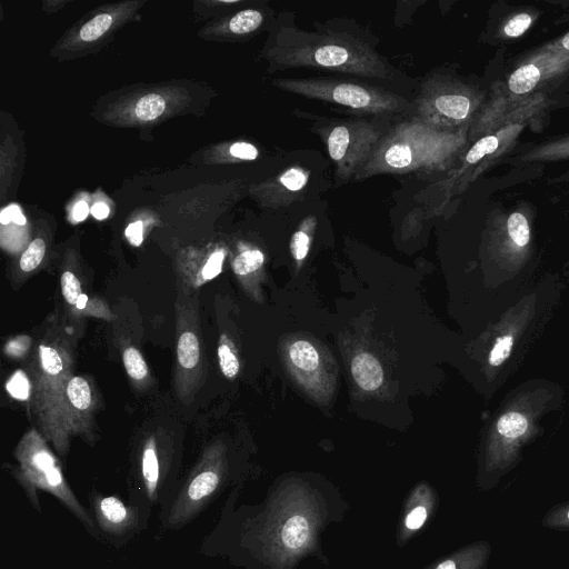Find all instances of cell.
Segmentation results:
<instances>
[{"label":"cell","mask_w":569,"mask_h":569,"mask_svg":"<svg viewBox=\"0 0 569 569\" xmlns=\"http://www.w3.org/2000/svg\"><path fill=\"white\" fill-rule=\"evenodd\" d=\"M266 57L274 70L307 67L381 80L395 77V69L356 36L332 30L305 31L279 21Z\"/></svg>","instance_id":"obj_1"},{"label":"cell","mask_w":569,"mask_h":569,"mask_svg":"<svg viewBox=\"0 0 569 569\" xmlns=\"http://www.w3.org/2000/svg\"><path fill=\"white\" fill-rule=\"evenodd\" d=\"M468 133L469 127L455 131L439 130L413 116L388 129L355 179L363 180L381 173L452 169L469 146Z\"/></svg>","instance_id":"obj_2"},{"label":"cell","mask_w":569,"mask_h":569,"mask_svg":"<svg viewBox=\"0 0 569 569\" xmlns=\"http://www.w3.org/2000/svg\"><path fill=\"white\" fill-rule=\"evenodd\" d=\"M73 363L71 343L53 331L38 345L28 365L32 386L31 415L37 429L63 460L69 453L71 439L77 436L67 398Z\"/></svg>","instance_id":"obj_3"},{"label":"cell","mask_w":569,"mask_h":569,"mask_svg":"<svg viewBox=\"0 0 569 569\" xmlns=\"http://www.w3.org/2000/svg\"><path fill=\"white\" fill-rule=\"evenodd\" d=\"M16 465L4 463V470L21 487L31 507L42 512L39 492L53 496L94 540L101 541L89 508H86L64 478L62 466L38 429H29L17 443Z\"/></svg>","instance_id":"obj_4"},{"label":"cell","mask_w":569,"mask_h":569,"mask_svg":"<svg viewBox=\"0 0 569 569\" xmlns=\"http://www.w3.org/2000/svg\"><path fill=\"white\" fill-rule=\"evenodd\" d=\"M538 94L560 101L569 96V54L539 44L513 58L502 76L490 82L489 96L502 102Z\"/></svg>","instance_id":"obj_5"},{"label":"cell","mask_w":569,"mask_h":569,"mask_svg":"<svg viewBox=\"0 0 569 569\" xmlns=\"http://www.w3.org/2000/svg\"><path fill=\"white\" fill-rule=\"evenodd\" d=\"M488 87L449 73H435L421 84L415 117L439 130L471 127L488 101Z\"/></svg>","instance_id":"obj_6"},{"label":"cell","mask_w":569,"mask_h":569,"mask_svg":"<svg viewBox=\"0 0 569 569\" xmlns=\"http://www.w3.org/2000/svg\"><path fill=\"white\" fill-rule=\"evenodd\" d=\"M272 84L298 96L327 101L337 106L372 116L415 113V107L406 98L380 87L332 77L299 79L279 78Z\"/></svg>","instance_id":"obj_7"},{"label":"cell","mask_w":569,"mask_h":569,"mask_svg":"<svg viewBox=\"0 0 569 569\" xmlns=\"http://www.w3.org/2000/svg\"><path fill=\"white\" fill-rule=\"evenodd\" d=\"M176 372L174 389L178 399L190 405L207 376V360L202 343L198 296L180 284L176 300Z\"/></svg>","instance_id":"obj_8"},{"label":"cell","mask_w":569,"mask_h":569,"mask_svg":"<svg viewBox=\"0 0 569 569\" xmlns=\"http://www.w3.org/2000/svg\"><path fill=\"white\" fill-rule=\"evenodd\" d=\"M88 500L101 541L116 549L130 543L149 526L153 507L137 489H128L127 501L92 489Z\"/></svg>","instance_id":"obj_9"},{"label":"cell","mask_w":569,"mask_h":569,"mask_svg":"<svg viewBox=\"0 0 569 569\" xmlns=\"http://www.w3.org/2000/svg\"><path fill=\"white\" fill-rule=\"evenodd\" d=\"M322 137L340 180L355 178L388 130L380 122L363 119L329 123L317 129Z\"/></svg>","instance_id":"obj_10"},{"label":"cell","mask_w":569,"mask_h":569,"mask_svg":"<svg viewBox=\"0 0 569 569\" xmlns=\"http://www.w3.org/2000/svg\"><path fill=\"white\" fill-rule=\"evenodd\" d=\"M535 216L536 207L527 200L495 207L488 221L493 253L511 260L525 257L532 241Z\"/></svg>","instance_id":"obj_11"},{"label":"cell","mask_w":569,"mask_h":569,"mask_svg":"<svg viewBox=\"0 0 569 569\" xmlns=\"http://www.w3.org/2000/svg\"><path fill=\"white\" fill-rule=\"evenodd\" d=\"M493 16L489 19L485 32L490 44H509L520 40L541 19L542 10L531 4H493Z\"/></svg>","instance_id":"obj_12"},{"label":"cell","mask_w":569,"mask_h":569,"mask_svg":"<svg viewBox=\"0 0 569 569\" xmlns=\"http://www.w3.org/2000/svg\"><path fill=\"white\" fill-rule=\"evenodd\" d=\"M569 161V132L550 136L538 141L520 144L505 159L509 163L522 169L528 166H538ZM569 181V170L550 179L551 183Z\"/></svg>","instance_id":"obj_13"},{"label":"cell","mask_w":569,"mask_h":569,"mask_svg":"<svg viewBox=\"0 0 569 569\" xmlns=\"http://www.w3.org/2000/svg\"><path fill=\"white\" fill-rule=\"evenodd\" d=\"M67 398L72 415L77 436L87 442L93 443V415L97 400L88 379L82 376H72L67 386Z\"/></svg>","instance_id":"obj_14"},{"label":"cell","mask_w":569,"mask_h":569,"mask_svg":"<svg viewBox=\"0 0 569 569\" xmlns=\"http://www.w3.org/2000/svg\"><path fill=\"white\" fill-rule=\"evenodd\" d=\"M308 182V172L300 167H290L263 184L267 203L272 207L289 204Z\"/></svg>","instance_id":"obj_15"},{"label":"cell","mask_w":569,"mask_h":569,"mask_svg":"<svg viewBox=\"0 0 569 569\" xmlns=\"http://www.w3.org/2000/svg\"><path fill=\"white\" fill-rule=\"evenodd\" d=\"M351 372L358 386L367 391L378 389L383 379L379 361L367 352L359 353L353 358Z\"/></svg>","instance_id":"obj_16"},{"label":"cell","mask_w":569,"mask_h":569,"mask_svg":"<svg viewBox=\"0 0 569 569\" xmlns=\"http://www.w3.org/2000/svg\"><path fill=\"white\" fill-rule=\"evenodd\" d=\"M490 552L489 543L478 542L468 547L455 558L440 562L436 569H485Z\"/></svg>","instance_id":"obj_17"},{"label":"cell","mask_w":569,"mask_h":569,"mask_svg":"<svg viewBox=\"0 0 569 569\" xmlns=\"http://www.w3.org/2000/svg\"><path fill=\"white\" fill-rule=\"evenodd\" d=\"M309 536V523L302 516H293L288 519L281 530V539L284 547L300 549Z\"/></svg>","instance_id":"obj_18"},{"label":"cell","mask_w":569,"mask_h":569,"mask_svg":"<svg viewBox=\"0 0 569 569\" xmlns=\"http://www.w3.org/2000/svg\"><path fill=\"white\" fill-rule=\"evenodd\" d=\"M122 362L132 381L143 385L149 381V368L141 352L133 346L122 350Z\"/></svg>","instance_id":"obj_19"},{"label":"cell","mask_w":569,"mask_h":569,"mask_svg":"<svg viewBox=\"0 0 569 569\" xmlns=\"http://www.w3.org/2000/svg\"><path fill=\"white\" fill-rule=\"evenodd\" d=\"M217 353L222 375L227 379H234L239 373L240 363L232 342L226 335H221L219 338Z\"/></svg>","instance_id":"obj_20"},{"label":"cell","mask_w":569,"mask_h":569,"mask_svg":"<svg viewBox=\"0 0 569 569\" xmlns=\"http://www.w3.org/2000/svg\"><path fill=\"white\" fill-rule=\"evenodd\" d=\"M289 356L295 366L302 370L312 371L317 369L319 356L315 347L305 340L293 342L289 349Z\"/></svg>","instance_id":"obj_21"},{"label":"cell","mask_w":569,"mask_h":569,"mask_svg":"<svg viewBox=\"0 0 569 569\" xmlns=\"http://www.w3.org/2000/svg\"><path fill=\"white\" fill-rule=\"evenodd\" d=\"M263 14L254 9H246L236 13L228 23L230 32L247 34L257 30L263 22Z\"/></svg>","instance_id":"obj_22"},{"label":"cell","mask_w":569,"mask_h":569,"mask_svg":"<svg viewBox=\"0 0 569 569\" xmlns=\"http://www.w3.org/2000/svg\"><path fill=\"white\" fill-rule=\"evenodd\" d=\"M164 109V99L157 93H149L137 101L134 114L140 120L150 121L161 116Z\"/></svg>","instance_id":"obj_23"},{"label":"cell","mask_w":569,"mask_h":569,"mask_svg":"<svg viewBox=\"0 0 569 569\" xmlns=\"http://www.w3.org/2000/svg\"><path fill=\"white\" fill-rule=\"evenodd\" d=\"M264 261V256L259 249L241 251L232 261V270L239 276H247L257 271Z\"/></svg>","instance_id":"obj_24"},{"label":"cell","mask_w":569,"mask_h":569,"mask_svg":"<svg viewBox=\"0 0 569 569\" xmlns=\"http://www.w3.org/2000/svg\"><path fill=\"white\" fill-rule=\"evenodd\" d=\"M46 254V243L41 238L30 242L20 257L19 267L22 272H31L39 267Z\"/></svg>","instance_id":"obj_25"},{"label":"cell","mask_w":569,"mask_h":569,"mask_svg":"<svg viewBox=\"0 0 569 569\" xmlns=\"http://www.w3.org/2000/svg\"><path fill=\"white\" fill-rule=\"evenodd\" d=\"M111 24L112 17L108 13H100L82 26L79 37L82 41H94L106 33Z\"/></svg>","instance_id":"obj_26"},{"label":"cell","mask_w":569,"mask_h":569,"mask_svg":"<svg viewBox=\"0 0 569 569\" xmlns=\"http://www.w3.org/2000/svg\"><path fill=\"white\" fill-rule=\"evenodd\" d=\"M6 388L11 397L18 400H30L32 386L29 376L24 371L17 370L8 379Z\"/></svg>","instance_id":"obj_27"},{"label":"cell","mask_w":569,"mask_h":569,"mask_svg":"<svg viewBox=\"0 0 569 569\" xmlns=\"http://www.w3.org/2000/svg\"><path fill=\"white\" fill-rule=\"evenodd\" d=\"M541 523L550 529L569 530V501L550 508Z\"/></svg>","instance_id":"obj_28"},{"label":"cell","mask_w":569,"mask_h":569,"mask_svg":"<svg viewBox=\"0 0 569 569\" xmlns=\"http://www.w3.org/2000/svg\"><path fill=\"white\" fill-rule=\"evenodd\" d=\"M61 292L66 302L70 307H76L78 299L83 293L81 282L78 277L71 271L66 270L60 278Z\"/></svg>","instance_id":"obj_29"},{"label":"cell","mask_w":569,"mask_h":569,"mask_svg":"<svg viewBox=\"0 0 569 569\" xmlns=\"http://www.w3.org/2000/svg\"><path fill=\"white\" fill-rule=\"evenodd\" d=\"M223 260V250H216L207 258L198 276L196 289L203 284L204 282L212 280L221 272Z\"/></svg>","instance_id":"obj_30"},{"label":"cell","mask_w":569,"mask_h":569,"mask_svg":"<svg viewBox=\"0 0 569 569\" xmlns=\"http://www.w3.org/2000/svg\"><path fill=\"white\" fill-rule=\"evenodd\" d=\"M513 347V336L506 333L498 337L490 350L488 358L489 365L499 367L508 357Z\"/></svg>","instance_id":"obj_31"},{"label":"cell","mask_w":569,"mask_h":569,"mask_svg":"<svg viewBox=\"0 0 569 569\" xmlns=\"http://www.w3.org/2000/svg\"><path fill=\"white\" fill-rule=\"evenodd\" d=\"M32 343V339L29 336L20 335L7 341L3 348L6 356L12 359L23 358Z\"/></svg>","instance_id":"obj_32"},{"label":"cell","mask_w":569,"mask_h":569,"mask_svg":"<svg viewBox=\"0 0 569 569\" xmlns=\"http://www.w3.org/2000/svg\"><path fill=\"white\" fill-rule=\"evenodd\" d=\"M309 247L310 234L306 227H302L293 233L290 242V251L296 260L301 261L308 254Z\"/></svg>","instance_id":"obj_33"},{"label":"cell","mask_w":569,"mask_h":569,"mask_svg":"<svg viewBox=\"0 0 569 569\" xmlns=\"http://www.w3.org/2000/svg\"><path fill=\"white\" fill-rule=\"evenodd\" d=\"M229 153L237 159L254 160L258 157V149L249 142H234L229 148Z\"/></svg>","instance_id":"obj_34"},{"label":"cell","mask_w":569,"mask_h":569,"mask_svg":"<svg viewBox=\"0 0 569 569\" xmlns=\"http://www.w3.org/2000/svg\"><path fill=\"white\" fill-rule=\"evenodd\" d=\"M0 221L2 224L14 222L19 226H24L27 222L24 216L17 204H11L2 209L0 213Z\"/></svg>","instance_id":"obj_35"},{"label":"cell","mask_w":569,"mask_h":569,"mask_svg":"<svg viewBox=\"0 0 569 569\" xmlns=\"http://www.w3.org/2000/svg\"><path fill=\"white\" fill-rule=\"evenodd\" d=\"M427 510L423 506H417L406 517L405 525L410 530H417L425 523Z\"/></svg>","instance_id":"obj_36"},{"label":"cell","mask_w":569,"mask_h":569,"mask_svg":"<svg viewBox=\"0 0 569 569\" xmlns=\"http://www.w3.org/2000/svg\"><path fill=\"white\" fill-rule=\"evenodd\" d=\"M541 44L548 50L569 54V30Z\"/></svg>","instance_id":"obj_37"},{"label":"cell","mask_w":569,"mask_h":569,"mask_svg":"<svg viewBox=\"0 0 569 569\" xmlns=\"http://www.w3.org/2000/svg\"><path fill=\"white\" fill-rule=\"evenodd\" d=\"M124 236L132 246L139 247L143 241V222L130 223L124 230Z\"/></svg>","instance_id":"obj_38"},{"label":"cell","mask_w":569,"mask_h":569,"mask_svg":"<svg viewBox=\"0 0 569 569\" xmlns=\"http://www.w3.org/2000/svg\"><path fill=\"white\" fill-rule=\"evenodd\" d=\"M89 213L88 203L84 200L78 201L72 208V219L76 222L83 221Z\"/></svg>","instance_id":"obj_39"},{"label":"cell","mask_w":569,"mask_h":569,"mask_svg":"<svg viewBox=\"0 0 569 569\" xmlns=\"http://www.w3.org/2000/svg\"><path fill=\"white\" fill-rule=\"evenodd\" d=\"M109 207L103 202H97L90 209V213L98 220L106 219L109 216Z\"/></svg>","instance_id":"obj_40"},{"label":"cell","mask_w":569,"mask_h":569,"mask_svg":"<svg viewBox=\"0 0 569 569\" xmlns=\"http://www.w3.org/2000/svg\"><path fill=\"white\" fill-rule=\"evenodd\" d=\"M563 107H569V96L565 98Z\"/></svg>","instance_id":"obj_41"}]
</instances>
